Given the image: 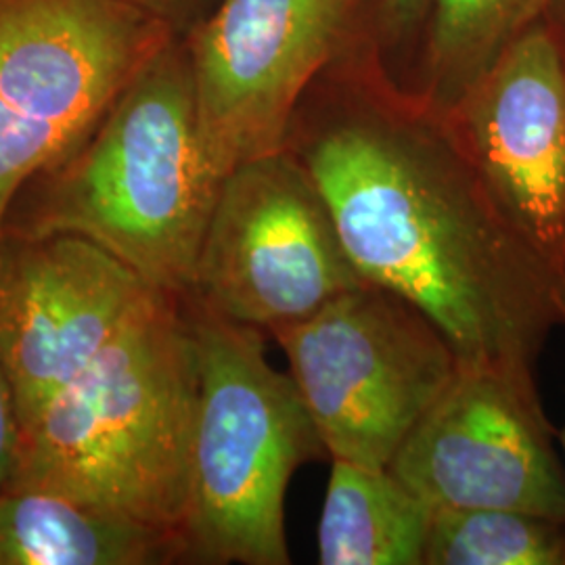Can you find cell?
<instances>
[{
    "label": "cell",
    "mask_w": 565,
    "mask_h": 565,
    "mask_svg": "<svg viewBox=\"0 0 565 565\" xmlns=\"http://www.w3.org/2000/svg\"><path fill=\"white\" fill-rule=\"evenodd\" d=\"M179 34L126 0H0V233L21 189Z\"/></svg>",
    "instance_id": "5"
},
{
    "label": "cell",
    "mask_w": 565,
    "mask_h": 565,
    "mask_svg": "<svg viewBox=\"0 0 565 565\" xmlns=\"http://www.w3.org/2000/svg\"><path fill=\"white\" fill-rule=\"evenodd\" d=\"M424 565H565V522L511 509H436Z\"/></svg>",
    "instance_id": "15"
},
{
    "label": "cell",
    "mask_w": 565,
    "mask_h": 565,
    "mask_svg": "<svg viewBox=\"0 0 565 565\" xmlns=\"http://www.w3.org/2000/svg\"><path fill=\"white\" fill-rule=\"evenodd\" d=\"M546 0H434L427 15L422 86L408 93L436 114L450 111Z\"/></svg>",
    "instance_id": "14"
},
{
    "label": "cell",
    "mask_w": 565,
    "mask_h": 565,
    "mask_svg": "<svg viewBox=\"0 0 565 565\" xmlns=\"http://www.w3.org/2000/svg\"><path fill=\"white\" fill-rule=\"evenodd\" d=\"M543 18L551 25L565 57V0H546Z\"/></svg>",
    "instance_id": "19"
},
{
    "label": "cell",
    "mask_w": 565,
    "mask_h": 565,
    "mask_svg": "<svg viewBox=\"0 0 565 565\" xmlns=\"http://www.w3.org/2000/svg\"><path fill=\"white\" fill-rule=\"evenodd\" d=\"M434 0H380V28L387 42H398L427 21Z\"/></svg>",
    "instance_id": "18"
},
{
    "label": "cell",
    "mask_w": 565,
    "mask_h": 565,
    "mask_svg": "<svg viewBox=\"0 0 565 565\" xmlns=\"http://www.w3.org/2000/svg\"><path fill=\"white\" fill-rule=\"evenodd\" d=\"M21 425L11 382L0 359V488L9 484L20 455Z\"/></svg>",
    "instance_id": "16"
},
{
    "label": "cell",
    "mask_w": 565,
    "mask_h": 565,
    "mask_svg": "<svg viewBox=\"0 0 565 565\" xmlns=\"http://www.w3.org/2000/svg\"><path fill=\"white\" fill-rule=\"evenodd\" d=\"M440 116L509 224L565 268V57L545 18Z\"/></svg>",
    "instance_id": "11"
},
{
    "label": "cell",
    "mask_w": 565,
    "mask_h": 565,
    "mask_svg": "<svg viewBox=\"0 0 565 565\" xmlns=\"http://www.w3.org/2000/svg\"><path fill=\"white\" fill-rule=\"evenodd\" d=\"M534 366L463 363L390 471L436 509H511L565 522V467Z\"/></svg>",
    "instance_id": "8"
},
{
    "label": "cell",
    "mask_w": 565,
    "mask_h": 565,
    "mask_svg": "<svg viewBox=\"0 0 565 565\" xmlns=\"http://www.w3.org/2000/svg\"><path fill=\"white\" fill-rule=\"evenodd\" d=\"M363 282L323 193L285 147L224 177L189 298L275 335Z\"/></svg>",
    "instance_id": "7"
},
{
    "label": "cell",
    "mask_w": 565,
    "mask_h": 565,
    "mask_svg": "<svg viewBox=\"0 0 565 565\" xmlns=\"http://www.w3.org/2000/svg\"><path fill=\"white\" fill-rule=\"evenodd\" d=\"M354 0H221L184 34L216 170L281 151L310 86L335 60Z\"/></svg>",
    "instance_id": "9"
},
{
    "label": "cell",
    "mask_w": 565,
    "mask_h": 565,
    "mask_svg": "<svg viewBox=\"0 0 565 565\" xmlns=\"http://www.w3.org/2000/svg\"><path fill=\"white\" fill-rule=\"evenodd\" d=\"M195 404L189 312L162 294L21 431L9 484L107 507L181 541Z\"/></svg>",
    "instance_id": "3"
},
{
    "label": "cell",
    "mask_w": 565,
    "mask_h": 565,
    "mask_svg": "<svg viewBox=\"0 0 565 565\" xmlns=\"http://www.w3.org/2000/svg\"><path fill=\"white\" fill-rule=\"evenodd\" d=\"M557 440H559V445H562V448H564L565 457V427L564 429H559V431H557Z\"/></svg>",
    "instance_id": "20"
},
{
    "label": "cell",
    "mask_w": 565,
    "mask_h": 565,
    "mask_svg": "<svg viewBox=\"0 0 565 565\" xmlns=\"http://www.w3.org/2000/svg\"><path fill=\"white\" fill-rule=\"evenodd\" d=\"M289 151L364 279L415 303L463 363L534 366L565 327V268L490 200L445 116L371 74L319 78Z\"/></svg>",
    "instance_id": "1"
},
{
    "label": "cell",
    "mask_w": 565,
    "mask_h": 565,
    "mask_svg": "<svg viewBox=\"0 0 565 565\" xmlns=\"http://www.w3.org/2000/svg\"><path fill=\"white\" fill-rule=\"evenodd\" d=\"M273 338L331 461L377 469L390 467L461 364L425 312L369 281Z\"/></svg>",
    "instance_id": "6"
},
{
    "label": "cell",
    "mask_w": 565,
    "mask_h": 565,
    "mask_svg": "<svg viewBox=\"0 0 565 565\" xmlns=\"http://www.w3.org/2000/svg\"><path fill=\"white\" fill-rule=\"evenodd\" d=\"M434 509L390 471L333 459L319 522L323 565H424Z\"/></svg>",
    "instance_id": "13"
},
{
    "label": "cell",
    "mask_w": 565,
    "mask_h": 565,
    "mask_svg": "<svg viewBox=\"0 0 565 565\" xmlns=\"http://www.w3.org/2000/svg\"><path fill=\"white\" fill-rule=\"evenodd\" d=\"M177 562H182L181 541L160 527L55 490L0 488V565Z\"/></svg>",
    "instance_id": "12"
},
{
    "label": "cell",
    "mask_w": 565,
    "mask_h": 565,
    "mask_svg": "<svg viewBox=\"0 0 565 565\" xmlns=\"http://www.w3.org/2000/svg\"><path fill=\"white\" fill-rule=\"evenodd\" d=\"M223 181L203 141L189 55L177 36L67 158L21 189L0 235H78L153 287L186 298Z\"/></svg>",
    "instance_id": "2"
},
{
    "label": "cell",
    "mask_w": 565,
    "mask_h": 565,
    "mask_svg": "<svg viewBox=\"0 0 565 565\" xmlns=\"http://www.w3.org/2000/svg\"><path fill=\"white\" fill-rule=\"evenodd\" d=\"M162 294L78 235H0V359L21 431Z\"/></svg>",
    "instance_id": "10"
},
{
    "label": "cell",
    "mask_w": 565,
    "mask_h": 565,
    "mask_svg": "<svg viewBox=\"0 0 565 565\" xmlns=\"http://www.w3.org/2000/svg\"><path fill=\"white\" fill-rule=\"evenodd\" d=\"M151 18L170 25L179 36L189 34L205 20L221 0H126Z\"/></svg>",
    "instance_id": "17"
},
{
    "label": "cell",
    "mask_w": 565,
    "mask_h": 565,
    "mask_svg": "<svg viewBox=\"0 0 565 565\" xmlns=\"http://www.w3.org/2000/svg\"><path fill=\"white\" fill-rule=\"evenodd\" d=\"M184 306L198 404L182 562L287 565V488L327 448L291 375L268 363L266 333L189 296Z\"/></svg>",
    "instance_id": "4"
}]
</instances>
